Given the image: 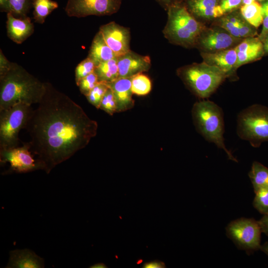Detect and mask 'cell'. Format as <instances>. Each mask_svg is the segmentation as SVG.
Returning a JSON list of instances; mask_svg holds the SVG:
<instances>
[{"label":"cell","mask_w":268,"mask_h":268,"mask_svg":"<svg viewBox=\"0 0 268 268\" xmlns=\"http://www.w3.org/2000/svg\"><path fill=\"white\" fill-rule=\"evenodd\" d=\"M30 148L47 174L85 147L97 134L98 124L66 94L45 82L38 106L25 126Z\"/></svg>","instance_id":"obj_1"},{"label":"cell","mask_w":268,"mask_h":268,"mask_svg":"<svg viewBox=\"0 0 268 268\" xmlns=\"http://www.w3.org/2000/svg\"><path fill=\"white\" fill-rule=\"evenodd\" d=\"M45 90V82L12 62L9 69L0 74V111L19 103L38 104Z\"/></svg>","instance_id":"obj_2"},{"label":"cell","mask_w":268,"mask_h":268,"mask_svg":"<svg viewBox=\"0 0 268 268\" xmlns=\"http://www.w3.org/2000/svg\"><path fill=\"white\" fill-rule=\"evenodd\" d=\"M166 11L167 21L162 31L164 37L172 44L195 48L206 24L197 20L183 2L170 6Z\"/></svg>","instance_id":"obj_3"},{"label":"cell","mask_w":268,"mask_h":268,"mask_svg":"<svg viewBox=\"0 0 268 268\" xmlns=\"http://www.w3.org/2000/svg\"><path fill=\"white\" fill-rule=\"evenodd\" d=\"M194 123L207 141L223 149L229 159L237 162L224 143V121L222 109L215 103L202 100L196 102L192 110Z\"/></svg>","instance_id":"obj_4"},{"label":"cell","mask_w":268,"mask_h":268,"mask_svg":"<svg viewBox=\"0 0 268 268\" xmlns=\"http://www.w3.org/2000/svg\"><path fill=\"white\" fill-rule=\"evenodd\" d=\"M177 74L194 95L202 99L209 97L227 78L219 68L203 61L181 67Z\"/></svg>","instance_id":"obj_5"},{"label":"cell","mask_w":268,"mask_h":268,"mask_svg":"<svg viewBox=\"0 0 268 268\" xmlns=\"http://www.w3.org/2000/svg\"><path fill=\"white\" fill-rule=\"evenodd\" d=\"M237 134L254 147L268 141V108L255 105L242 111L238 117Z\"/></svg>","instance_id":"obj_6"},{"label":"cell","mask_w":268,"mask_h":268,"mask_svg":"<svg viewBox=\"0 0 268 268\" xmlns=\"http://www.w3.org/2000/svg\"><path fill=\"white\" fill-rule=\"evenodd\" d=\"M33 109L19 103L0 111V151L19 146V133L24 129Z\"/></svg>","instance_id":"obj_7"},{"label":"cell","mask_w":268,"mask_h":268,"mask_svg":"<svg viewBox=\"0 0 268 268\" xmlns=\"http://www.w3.org/2000/svg\"><path fill=\"white\" fill-rule=\"evenodd\" d=\"M226 231L228 237L239 248L248 251L260 250L262 232L258 221L252 218H238L228 224Z\"/></svg>","instance_id":"obj_8"},{"label":"cell","mask_w":268,"mask_h":268,"mask_svg":"<svg viewBox=\"0 0 268 268\" xmlns=\"http://www.w3.org/2000/svg\"><path fill=\"white\" fill-rule=\"evenodd\" d=\"M0 164H8V169L2 174L26 173L43 170L40 162L31 151L28 142L0 151Z\"/></svg>","instance_id":"obj_9"},{"label":"cell","mask_w":268,"mask_h":268,"mask_svg":"<svg viewBox=\"0 0 268 268\" xmlns=\"http://www.w3.org/2000/svg\"><path fill=\"white\" fill-rule=\"evenodd\" d=\"M121 4L122 0H67L65 10L69 17L77 18L110 15L117 12Z\"/></svg>","instance_id":"obj_10"},{"label":"cell","mask_w":268,"mask_h":268,"mask_svg":"<svg viewBox=\"0 0 268 268\" xmlns=\"http://www.w3.org/2000/svg\"><path fill=\"white\" fill-rule=\"evenodd\" d=\"M243 39L232 36L219 26L211 24L202 31L195 48L201 53H213L234 48Z\"/></svg>","instance_id":"obj_11"},{"label":"cell","mask_w":268,"mask_h":268,"mask_svg":"<svg viewBox=\"0 0 268 268\" xmlns=\"http://www.w3.org/2000/svg\"><path fill=\"white\" fill-rule=\"evenodd\" d=\"M99 31L117 57L131 50L130 28L111 21L101 25Z\"/></svg>","instance_id":"obj_12"},{"label":"cell","mask_w":268,"mask_h":268,"mask_svg":"<svg viewBox=\"0 0 268 268\" xmlns=\"http://www.w3.org/2000/svg\"><path fill=\"white\" fill-rule=\"evenodd\" d=\"M212 24L224 28L238 38L244 39L257 35V28L248 23L240 12L236 10L224 14L216 19Z\"/></svg>","instance_id":"obj_13"},{"label":"cell","mask_w":268,"mask_h":268,"mask_svg":"<svg viewBox=\"0 0 268 268\" xmlns=\"http://www.w3.org/2000/svg\"><path fill=\"white\" fill-rule=\"evenodd\" d=\"M220 2L221 0H185L183 3L197 20L206 24L224 15Z\"/></svg>","instance_id":"obj_14"},{"label":"cell","mask_w":268,"mask_h":268,"mask_svg":"<svg viewBox=\"0 0 268 268\" xmlns=\"http://www.w3.org/2000/svg\"><path fill=\"white\" fill-rule=\"evenodd\" d=\"M119 77H132L137 74L147 71L151 66L149 56L137 54L131 50L117 57Z\"/></svg>","instance_id":"obj_15"},{"label":"cell","mask_w":268,"mask_h":268,"mask_svg":"<svg viewBox=\"0 0 268 268\" xmlns=\"http://www.w3.org/2000/svg\"><path fill=\"white\" fill-rule=\"evenodd\" d=\"M7 36L13 42L20 44L34 31V26L30 17L17 18L11 13H6Z\"/></svg>","instance_id":"obj_16"},{"label":"cell","mask_w":268,"mask_h":268,"mask_svg":"<svg viewBox=\"0 0 268 268\" xmlns=\"http://www.w3.org/2000/svg\"><path fill=\"white\" fill-rule=\"evenodd\" d=\"M203 61L219 68L230 77L234 74L237 55L235 48L213 53L201 52Z\"/></svg>","instance_id":"obj_17"},{"label":"cell","mask_w":268,"mask_h":268,"mask_svg":"<svg viewBox=\"0 0 268 268\" xmlns=\"http://www.w3.org/2000/svg\"><path fill=\"white\" fill-rule=\"evenodd\" d=\"M132 77H119L107 83L114 94L117 103V112H122L132 109L134 105L133 99Z\"/></svg>","instance_id":"obj_18"},{"label":"cell","mask_w":268,"mask_h":268,"mask_svg":"<svg viewBox=\"0 0 268 268\" xmlns=\"http://www.w3.org/2000/svg\"><path fill=\"white\" fill-rule=\"evenodd\" d=\"M235 49L237 55L236 69L243 65L258 60L265 54L263 43L258 37L244 38Z\"/></svg>","instance_id":"obj_19"},{"label":"cell","mask_w":268,"mask_h":268,"mask_svg":"<svg viewBox=\"0 0 268 268\" xmlns=\"http://www.w3.org/2000/svg\"><path fill=\"white\" fill-rule=\"evenodd\" d=\"M44 259L29 249H15L9 252L6 268H43Z\"/></svg>","instance_id":"obj_20"},{"label":"cell","mask_w":268,"mask_h":268,"mask_svg":"<svg viewBox=\"0 0 268 268\" xmlns=\"http://www.w3.org/2000/svg\"><path fill=\"white\" fill-rule=\"evenodd\" d=\"M88 57L94 62L96 66L101 63L117 57L114 52L105 41L99 31L93 39Z\"/></svg>","instance_id":"obj_21"},{"label":"cell","mask_w":268,"mask_h":268,"mask_svg":"<svg viewBox=\"0 0 268 268\" xmlns=\"http://www.w3.org/2000/svg\"><path fill=\"white\" fill-rule=\"evenodd\" d=\"M99 82L110 83L119 78L117 57L98 64L94 71Z\"/></svg>","instance_id":"obj_22"},{"label":"cell","mask_w":268,"mask_h":268,"mask_svg":"<svg viewBox=\"0 0 268 268\" xmlns=\"http://www.w3.org/2000/svg\"><path fill=\"white\" fill-rule=\"evenodd\" d=\"M58 6V3L52 0H33L32 7L34 22L39 24L44 23L47 16Z\"/></svg>","instance_id":"obj_23"},{"label":"cell","mask_w":268,"mask_h":268,"mask_svg":"<svg viewBox=\"0 0 268 268\" xmlns=\"http://www.w3.org/2000/svg\"><path fill=\"white\" fill-rule=\"evenodd\" d=\"M254 192L258 190L268 188V168L261 163L254 161L249 173Z\"/></svg>","instance_id":"obj_24"},{"label":"cell","mask_w":268,"mask_h":268,"mask_svg":"<svg viewBox=\"0 0 268 268\" xmlns=\"http://www.w3.org/2000/svg\"><path fill=\"white\" fill-rule=\"evenodd\" d=\"M240 12L244 18L256 28L263 23L262 6L256 1L249 4L242 5Z\"/></svg>","instance_id":"obj_25"},{"label":"cell","mask_w":268,"mask_h":268,"mask_svg":"<svg viewBox=\"0 0 268 268\" xmlns=\"http://www.w3.org/2000/svg\"><path fill=\"white\" fill-rule=\"evenodd\" d=\"M151 80L146 75L140 73L132 77L131 89L133 94L146 95L151 91Z\"/></svg>","instance_id":"obj_26"},{"label":"cell","mask_w":268,"mask_h":268,"mask_svg":"<svg viewBox=\"0 0 268 268\" xmlns=\"http://www.w3.org/2000/svg\"><path fill=\"white\" fill-rule=\"evenodd\" d=\"M33 0H9V12L17 18L27 16L32 7Z\"/></svg>","instance_id":"obj_27"},{"label":"cell","mask_w":268,"mask_h":268,"mask_svg":"<svg viewBox=\"0 0 268 268\" xmlns=\"http://www.w3.org/2000/svg\"><path fill=\"white\" fill-rule=\"evenodd\" d=\"M108 87L107 83L99 82L85 97L91 104L97 109H99L102 100Z\"/></svg>","instance_id":"obj_28"},{"label":"cell","mask_w":268,"mask_h":268,"mask_svg":"<svg viewBox=\"0 0 268 268\" xmlns=\"http://www.w3.org/2000/svg\"><path fill=\"white\" fill-rule=\"evenodd\" d=\"M96 65L87 57L76 66L75 69V80L76 85L83 78L95 71Z\"/></svg>","instance_id":"obj_29"},{"label":"cell","mask_w":268,"mask_h":268,"mask_svg":"<svg viewBox=\"0 0 268 268\" xmlns=\"http://www.w3.org/2000/svg\"><path fill=\"white\" fill-rule=\"evenodd\" d=\"M255 193L254 207L263 215L268 213V188H261Z\"/></svg>","instance_id":"obj_30"},{"label":"cell","mask_w":268,"mask_h":268,"mask_svg":"<svg viewBox=\"0 0 268 268\" xmlns=\"http://www.w3.org/2000/svg\"><path fill=\"white\" fill-rule=\"evenodd\" d=\"M99 109L111 116L117 113L116 99L113 91L109 87L102 100Z\"/></svg>","instance_id":"obj_31"},{"label":"cell","mask_w":268,"mask_h":268,"mask_svg":"<svg viewBox=\"0 0 268 268\" xmlns=\"http://www.w3.org/2000/svg\"><path fill=\"white\" fill-rule=\"evenodd\" d=\"M99 82L97 75L95 71L82 78L77 84L80 92L86 96Z\"/></svg>","instance_id":"obj_32"},{"label":"cell","mask_w":268,"mask_h":268,"mask_svg":"<svg viewBox=\"0 0 268 268\" xmlns=\"http://www.w3.org/2000/svg\"><path fill=\"white\" fill-rule=\"evenodd\" d=\"M243 5V0H221L220 6L224 14L237 10Z\"/></svg>","instance_id":"obj_33"},{"label":"cell","mask_w":268,"mask_h":268,"mask_svg":"<svg viewBox=\"0 0 268 268\" xmlns=\"http://www.w3.org/2000/svg\"><path fill=\"white\" fill-rule=\"evenodd\" d=\"M263 9V28L258 38L262 41L268 35V0L264 2L262 5Z\"/></svg>","instance_id":"obj_34"},{"label":"cell","mask_w":268,"mask_h":268,"mask_svg":"<svg viewBox=\"0 0 268 268\" xmlns=\"http://www.w3.org/2000/svg\"><path fill=\"white\" fill-rule=\"evenodd\" d=\"M12 62L8 60L4 55L1 49L0 50V74H2L7 70Z\"/></svg>","instance_id":"obj_35"},{"label":"cell","mask_w":268,"mask_h":268,"mask_svg":"<svg viewBox=\"0 0 268 268\" xmlns=\"http://www.w3.org/2000/svg\"><path fill=\"white\" fill-rule=\"evenodd\" d=\"M159 5L165 10L167 9L171 6L179 3H182L185 0H155Z\"/></svg>","instance_id":"obj_36"},{"label":"cell","mask_w":268,"mask_h":268,"mask_svg":"<svg viewBox=\"0 0 268 268\" xmlns=\"http://www.w3.org/2000/svg\"><path fill=\"white\" fill-rule=\"evenodd\" d=\"M143 268H166L164 262L154 260L149 262L145 263L142 267Z\"/></svg>","instance_id":"obj_37"},{"label":"cell","mask_w":268,"mask_h":268,"mask_svg":"<svg viewBox=\"0 0 268 268\" xmlns=\"http://www.w3.org/2000/svg\"><path fill=\"white\" fill-rule=\"evenodd\" d=\"M258 222L262 233L268 236V213L264 215Z\"/></svg>","instance_id":"obj_38"},{"label":"cell","mask_w":268,"mask_h":268,"mask_svg":"<svg viewBox=\"0 0 268 268\" xmlns=\"http://www.w3.org/2000/svg\"><path fill=\"white\" fill-rule=\"evenodd\" d=\"M0 10L6 13L9 12V0H0Z\"/></svg>","instance_id":"obj_39"},{"label":"cell","mask_w":268,"mask_h":268,"mask_svg":"<svg viewBox=\"0 0 268 268\" xmlns=\"http://www.w3.org/2000/svg\"><path fill=\"white\" fill-rule=\"evenodd\" d=\"M263 45L264 53L268 54V35L262 41Z\"/></svg>","instance_id":"obj_40"},{"label":"cell","mask_w":268,"mask_h":268,"mask_svg":"<svg viewBox=\"0 0 268 268\" xmlns=\"http://www.w3.org/2000/svg\"><path fill=\"white\" fill-rule=\"evenodd\" d=\"M260 250L268 256V241L261 245Z\"/></svg>","instance_id":"obj_41"},{"label":"cell","mask_w":268,"mask_h":268,"mask_svg":"<svg viewBox=\"0 0 268 268\" xmlns=\"http://www.w3.org/2000/svg\"><path fill=\"white\" fill-rule=\"evenodd\" d=\"M90 268H105L107 267L102 263H99L95 264L90 267Z\"/></svg>","instance_id":"obj_42"},{"label":"cell","mask_w":268,"mask_h":268,"mask_svg":"<svg viewBox=\"0 0 268 268\" xmlns=\"http://www.w3.org/2000/svg\"><path fill=\"white\" fill-rule=\"evenodd\" d=\"M259 0V1H264V0Z\"/></svg>","instance_id":"obj_43"}]
</instances>
